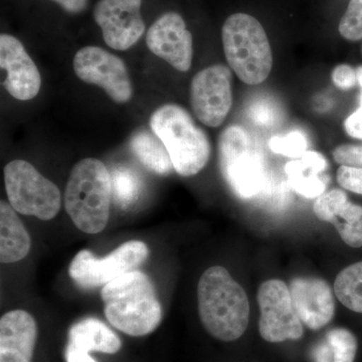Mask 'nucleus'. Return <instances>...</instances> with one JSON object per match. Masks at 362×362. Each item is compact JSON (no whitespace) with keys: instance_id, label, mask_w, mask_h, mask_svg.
I'll use <instances>...</instances> for the list:
<instances>
[{"instance_id":"f257e3e1","label":"nucleus","mask_w":362,"mask_h":362,"mask_svg":"<svg viewBox=\"0 0 362 362\" xmlns=\"http://www.w3.org/2000/svg\"><path fill=\"white\" fill-rule=\"evenodd\" d=\"M199 318L207 332L221 341L239 339L249 324V299L242 286L221 266L207 269L197 286Z\"/></svg>"},{"instance_id":"f03ea898","label":"nucleus","mask_w":362,"mask_h":362,"mask_svg":"<svg viewBox=\"0 0 362 362\" xmlns=\"http://www.w3.org/2000/svg\"><path fill=\"white\" fill-rule=\"evenodd\" d=\"M101 297L107 320L130 337L150 334L161 322L156 287L141 271L124 274L105 285Z\"/></svg>"},{"instance_id":"7ed1b4c3","label":"nucleus","mask_w":362,"mask_h":362,"mask_svg":"<svg viewBox=\"0 0 362 362\" xmlns=\"http://www.w3.org/2000/svg\"><path fill=\"white\" fill-rule=\"evenodd\" d=\"M111 175L103 162L96 158L78 161L71 169L66 183V213L78 230L99 233L106 228L110 216Z\"/></svg>"},{"instance_id":"20e7f679","label":"nucleus","mask_w":362,"mask_h":362,"mask_svg":"<svg viewBox=\"0 0 362 362\" xmlns=\"http://www.w3.org/2000/svg\"><path fill=\"white\" fill-rule=\"evenodd\" d=\"M150 127L168 149L178 175L194 176L206 168L211 153V142L182 107L163 105L150 117Z\"/></svg>"},{"instance_id":"39448f33","label":"nucleus","mask_w":362,"mask_h":362,"mask_svg":"<svg viewBox=\"0 0 362 362\" xmlns=\"http://www.w3.org/2000/svg\"><path fill=\"white\" fill-rule=\"evenodd\" d=\"M223 52L228 66L242 82L259 85L273 68V54L263 25L254 16L233 13L221 30Z\"/></svg>"},{"instance_id":"423d86ee","label":"nucleus","mask_w":362,"mask_h":362,"mask_svg":"<svg viewBox=\"0 0 362 362\" xmlns=\"http://www.w3.org/2000/svg\"><path fill=\"white\" fill-rule=\"evenodd\" d=\"M218 159L221 175L238 197L252 199L263 192L268 182L265 156L244 128L233 125L221 133Z\"/></svg>"},{"instance_id":"0eeeda50","label":"nucleus","mask_w":362,"mask_h":362,"mask_svg":"<svg viewBox=\"0 0 362 362\" xmlns=\"http://www.w3.org/2000/svg\"><path fill=\"white\" fill-rule=\"evenodd\" d=\"M4 183L9 204L21 214L49 221L61 209L58 187L40 175L30 162H9L4 168Z\"/></svg>"},{"instance_id":"6e6552de","label":"nucleus","mask_w":362,"mask_h":362,"mask_svg":"<svg viewBox=\"0 0 362 362\" xmlns=\"http://www.w3.org/2000/svg\"><path fill=\"white\" fill-rule=\"evenodd\" d=\"M148 255V247L140 240L124 243L104 259H98L88 250H83L71 261L69 274L82 289L104 287L124 274L135 271Z\"/></svg>"},{"instance_id":"1a4fd4ad","label":"nucleus","mask_w":362,"mask_h":362,"mask_svg":"<svg viewBox=\"0 0 362 362\" xmlns=\"http://www.w3.org/2000/svg\"><path fill=\"white\" fill-rule=\"evenodd\" d=\"M259 331L266 341L278 343L303 337L301 319L293 303L291 293L281 280L266 281L258 291Z\"/></svg>"},{"instance_id":"9d476101","label":"nucleus","mask_w":362,"mask_h":362,"mask_svg":"<svg viewBox=\"0 0 362 362\" xmlns=\"http://www.w3.org/2000/svg\"><path fill=\"white\" fill-rule=\"evenodd\" d=\"M232 71L214 65L199 71L190 84V104L199 122L216 128L226 120L233 106Z\"/></svg>"},{"instance_id":"9b49d317","label":"nucleus","mask_w":362,"mask_h":362,"mask_svg":"<svg viewBox=\"0 0 362 362\" xmlns=\"http://www.w3.org/2000/svg\"><path fill=\"white\" fill-rule=\"evenodd\" d=\"M74 70L83 82L102 88L116 103H127L133 95L125 63L99 47H85L74 58Z\"/></svg>"},{"instance_id":"f8f14e48","label":"nucleus","mask_w":362,"mask_h":362,"mask_svg":"<svg viewBox=\"0 0 362 362\" xmlns=\"http://www.w3.org/2000/svg\"><path fill=\"white\" fill-rule=\"evenodd\" d=\"M142 0H100L94 20L101 28L105 42L118 51L130 49L145 32Z\"/></svg>"},{"instance_id":"ddd939ff","label":"nucleus","mask_w":362,"mask_h":362,"mask_svg":"<svg viewBox=\"0 0 362 362\" xmlns=\"http://www.w3.org/2000/svg\"><path fill=\"white\" fill-rule=\"evenodd\" d=\"M146 44L150 51L176 70L187 71L192 68V35L180 14L161 16L147 32Z\"/></svg>"},{"instance_id":"4468645a","label":"nucleus","mask_w":362,"mask_h":362,"mask_svg":"<svg viewBox=\"0 0 362 362\" xmlns=\"http://www.w3.org/2000/svg\"><path fill=\"white\" fill-rule=\"evenodd\" d=\"M0 66L6 71L4 86L11 96L20 101L37 96L42 87L39 69L20 40L6 33L0 35Z\"/></svg>"},{"instance_id":"2eb2a0df","label":"nucleus","mask_w":362,"mask_h":362,"mask_svg":"<svg viewBox=\"0 0 362 362\" xmlns=\"http://www.w3.org/2000/svg\"><path fill=\"white\" fill-rule=\"evenodd\" d=\"M293 303L302 322L312 330H319L332 320L334 298L330 286L323 279L295 278L290 284Z\"/></svg>"},{"instance_id":"dca6fc26","label":"nucleus","mask_w":362,"mask_h":362,"mask_svg":"<svg viewBox=\"0 0 362 362\" xmlns=\"http://www.w3.org/2000/svg\"><path fill=\"white\" fill-rule=\"evenodd\" d=\"M318 220L332 223L345 244L362 247V206L352 204L341 189L321 194L313 206Z\"/></svg>"},{"instance_id":"f3484780","label":"nucleus","mask_w":362,"mask_h":362,"mask_svg":"<svg viewBox=\"0 0 362 362\" xmlns=\"http://www.w3.org/2000/svg\"><path fill=\"white\" fill-rule=\"evenodd\" d=\"M37 326L28 312L13 310L0 319V362H32Z\"/></svg>"},{"instance_id":"a211bd4d","label":"nucleus","mask_w":362,"mask_h":362,"mask_svg":"<svg viewBox=\"0 0 362 362\" xmlns=\"http://www.w3.org/2000/svg\"><path fill=\"white\" fill-rule=\"evenodd\" d=\"M322 154L306 151L298 160L288 162L285 173L290 187L306 199H315L324 194L326 183L321 175L327 168Z\"/></svg>"},{"instance_id":"6ab92c4d","label":"nucleus","mask_w":362,"mask_h":362,"mask_svg":"<svg viewBox=\"0 0 362 362\" xmlns=\"http://www.w3.org/2000/svg\"><path fill=\"white\" fill-rule=\"evenodd\" d=\"M16 209L6 202H0V261L11 264L28 256L30 238Z\"/></svg>"},{"instance_id":"aec40b11","label":"nucleus","mask_w":362,"mask_h":362,"mask_svg":"<svg viewBox=\"0 0 362 362\" xmlns=\"http://www.w3.org/2000/svg\"><path fill=\"white\" fill-rule=\"evenodd\" d=\"M69 343L86 352L117 354L122 346L120 338L108 326L96 318H86L71 326Z\"/></svg>"},{"instance_id":"412c9836","label":"nucleus","mask_w":362,"mask_h":362,"mask_svg":"<svg viewBox=\"0 0 362 362\" xmlns=\"http://www.w3.org/2000/svg\"><path fill=\"white\" fill-rule=\"evenodd\" d=\"M129 146L143 165L156 175H168L173 168L168 149L154 133L147 130L136 131L131 137Z\"/></svg>"},{"instance_id":"4be33fe9","label":"nucleus","mask_w":362,"mask_h":362,"mask_svg":"<svg viewBox=\"0 0 362 362\" xmlns=\"http://www.w3.org/2000/svg\"><path fill=\"white\" fill-rule=\"evenodd\" d=\"M334 291L346 308L362 313V262L350 265L338 274Z\"/></svg>"},{"instance_id":"5701e85b","label":"nucleus","mask_w":362,"mask_h":362,"mask_svg":"<svg viewBox=\"0 0 362 362\" xmlns=\"http://www.w3.org/2000/svg\"><path fill=\"white\" fill-rule=\"evenodd\" d=\"M112 197L122 209L132 206L141 194V178L134 169L118 166L111 173Z\"/></svg>"},{"instance_id":"b1692460","label":"nucleus","mask_w":362,"mask_h":362,"mask_svg":"<svg viewBox=\"0 0 362 362\" xmlns=\"http://www.w3.org/2000/svg\"><path fill=\"white\" fill-rule=\"evenodd\" d=\"M326 342L333 354V362H354L357 352V340L354 333L345 328H334L326 334Z\"/></svg>"},{"instance_id":"393cba45","label":"nucleus","mask_w":362,"mask_h":362,"mask_svg":"<svg viewBox=\"0 0 362 362\" xmlns=\"http://www.w3.org/2000/svg\"><path fill=\"white\" fill-rule=\"evenodd\" d=\"M247 117L255 125L271 129L280 121L278 105L268 98L254 100L247 107Z\"/></svg>"},{"instance_id":"a878e982","label":"nucleus","mask_w":362,"mask_h":362,"mask_svg":"<svg viewBox=\"0 0 362 362\" xmlns=\"http://www.w3.org/2000/svg\"><path fill=\"white\" fill-rule=\"evenodd\" d=\"M269 147L274 153L300 158L306 152L308 141L299 131H292L287 135L272 137L269 140Z\"/></svg>"},{"instance_id":"bb28decb","label":"nucleus","mask_w":362,"mask_h":362,"mask_svg":"<svg viewBox=\"0 0 362 362\" xmlns=\"http://www.w3.org/2000/svg\"><path fill=\"white\" fill-rule=\"evenodd\" d=\"M338 30L349 42L362 40V0H350L346 11L340 20Z\"/></svg>"},{"instance_id":"cd10ccee","label":"nucleus","mask_w":362,"mask_h":362,"mask_svg":"<svg viewBox=\"0 0 362 362\" xmlns=\"http://www.w3.org/2000/svg\"><path fill=\"white\" fill-rule=\"evenodd\" d=\"M337 182L345 189L362 195V168L340 166L337 170Z\"/></svg>"},{"instance_id":"c85d7f7f","label":"nucleus","mask_w":362,"mask_h":362,"mask_svg":"<svg viewBox=\"0 0 362 362\" xmlns=\"http://www.w3.org/2000/svg\"><path fill=\"white\" fill-rule=\"evenodd\" d=\"M332 156L340 165L362 168V145H340L333 151Z\"/></svg>"},{"instance_id":"c756f323","label":"nucleus","mask_w":362,"mask_h":362,"mask_svg":"<svg viewBox=\"0 0 362 362\" xmlns=\"http://www.w3.org/2000/svg\"><path fill=\"white\" fill-rule=\"evenodd\" d=\"M333 84L339 90H349L354 89L357 83L356 70L349 65L337 66L331 74Z\"/></svg>"},{"instance_id":"7c9ffc66","label":"nucleus","mask_w":362,"mask_h":362,"mask_svg":"<svg viewBox=\"0 0 362 362\" xmlns=\"http://www.w3.org/2000/svg\"><path fill=\"white\" fill-rule=\"evenodd\" d=\"M359 103V108L345 120L344 128L350 137L362 140V92Z\"/></svg>"},{"instance_id":"2f4dec72","label":"nucleus","mask_w":362,"mask_h":362,"mask_svg":"<svg viewBox=\"0 0 362 362\" xmlns=\"http://www.w3.org/2000/svg\"><path fill=\"white\" fill-rule=\"evenodd\" d=\"M66 362H97L90 356L89 352L78 349L68 343L66 349Z\"/></svg>"},{"instance_id":"473e14b6","label":"nucleus","mask_w":362,"mask_h":362,"mask_svg":"<svg viewBox=\"0 0 362 362\" xmlns=\"http://www.w3.org/2000/svg\"><path fill=\"white\" fill-rule=\"evenodd\" d=\"M71 13H82L87 7L88 0H52Z\"/></svg>"},{"instance_id":"72a5a7b5","label":"nucleus","mask_w":362,"mask_h":362,"mask_svg":"<svg viewBox=\"0 0 362 362\" xmlns=\"http://www.w3.org/2000/svg\"><path fill=\"white\" fill-rule=\"evenodd\" d=\"M314 362H333V354L328 343L325 341L317 345L313 351Z\"/></svg>"},{"instance_id":"f704fd0d","label":"nucleus","mask_w":362,"mask_h":362,"mask_svg":"<svg viewBox=\"0 0 362 362\" xmlns=\"http://www.w3.org/2000/svg\"><path fill=\"white\" fill-rule=\"evenodd\" d=\"M357 83L362 88V66L356 69Z\"/></svg>"}]
</instances>
